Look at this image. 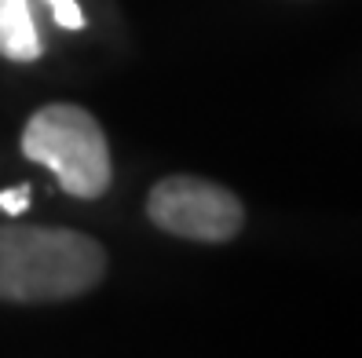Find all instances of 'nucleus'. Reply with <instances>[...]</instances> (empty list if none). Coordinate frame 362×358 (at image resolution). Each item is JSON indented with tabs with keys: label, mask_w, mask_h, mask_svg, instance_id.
Returning <instances> with one entry per match:
<instances>
[{
	"label": "nucleus",
	"mask_w": 362,
	"mask_h": 358,
	"mask_svg": "<svg viewBox=\"0 0 362 358\" xmlns=\"http://www.w3.org/2000/svg\"><path fill=\"white\" fill-rule=\"evenodd\" d=\"M45 4L52 8V15H55L59 26H66V30H81V26H84V15H81V8H77V0H45Z\"/></svg>",
	"instance_id": "423d86ee"
},
{
	"label": "nucleus",
	"mask_w": 362,
	"mask_h": 358,
	"mask_svg": "<svg viewBox=\"0 0 362 358\" xmlns=\"http://www.w3.org/2000/svg\"><path fill=\"white\" fill-rule=\"evenodd\" d=\"M30 183H18V186H8V191H0V213L4 216H23L30 208Z\"/></svg>",
	"instance_id": "39448f33"
},
{
	"label": "nucleus",
	"mask_w": 362,
	"mask_h": 358,
	"mask_svg": "<svg viewBox=\"0 0 362 358\" xmlns=\"http://www.w3.org/2000/svg\"><path fill=\"white\" fill-rule=\"evenodd\" d=\"M146 216L158 230L183 241L220 245L238 238L245 223L242 198L227 191L223 183H212L202 176H165L146 194Z\"/></svg>",
	"instance_id": "7ed1b4c3"
},
{
	"label": "nucleus",
	"mask_w": 362,
	"mask_h": 358,
	"mask_svg": "<svg viewBox=\"0 0 362 358\" xmlns=\"http://www.w3.org/2000/svg\"><path fill=\"white\" fill-rule=\"evenodd\" d=\"M23 154L45 165L70 198H103L114 179L103 124L74 102H48L26 121Z\"/></svg>",
	"instance_id": "f03ea898"
},
{
	"label": "nucleus",
	"mask_w": 362,
	"mask_h": 358,
	"mask_svg": "<svg viewBox=\"0 0 362 358\" xmlns=\"http://www.w3.org/2000/svg\"><path fill=\"white\" fill-rule=\"evenodd\" d=\"M0 55L11 62H37L45 55L33 0H0Z\"/></svg>",
	"instance_id": "20e7f679"
},
{
	"label": "nucleus",
	"mask_w": 362,
	"mask_h": 358,
	"mask_svg": "<svg viewBox=\"0 0 362 358\" xmlns=\"http://www.w3.org/2000/svg\"><path fill=\"white\" fill-rule=\"evenodd\" d=\"M106 275V249L70 227H0V300L62 304Z\"/></svg>",
	"instance_id": "f257e3e1"
}]
</instances>
